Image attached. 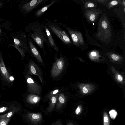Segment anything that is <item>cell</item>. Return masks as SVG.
Masks as SVG:
<instances>
[{
  "mask_svg": "<svg viewBox=\"0 0 125 125\" xmlns=\"http://www.w3.org/2000/svg\"><path fill=\"white\" fill-rule=\"evenodd\" d=\"M44 29V24L38 21H33L28 24L26 31L29 38L33 40L42 50L45 56L46 52L44 43L50 49V48L46 34Z\"/></svg>",
  "mask_w": 125,
  "mask_h": 125,
  "instance_id": "6da1fadb",
  "label": "cell"
},
{
  "mask_svg": "<svg viewBox=\"0 0 125 125\" xmlns=\"http://www.w3.org/2000/svg\"><path fill=\"white\" fill-rule=\"evenodd\" d=\"M98 31L96 36L101 41L105 42L112 36V29L109 21L104 13L101 17L98 23Z\"/></svg>",
  "mask_w": 125,
  "mask_h": 125,
  "instance_id": "7a4b0ae2",
  "label": "cell"
},
{
  "mask_svg": "<svg viewBox=\"0 0 125 125\" xmlns=\"http://www.w3.org/2000/svg\"><path fill=\"white\" fill-rule=\"evenodd\" d=\"M50 31L55 35L65 45L70 46L71 41L66 31L59 24L53 21H49L45 24Z\"/></svg>",
  "mask_w": 125,
  "mask_h": 125,
  "instance_id": "3957f363",
  "label": "cell"
},
{
  "mask_svg": "<svg viewBox=\"0 0 125 125\" xmlns=\"http://www.w3.org/2000/svg\"><path fill=\"white\" fill-rule=\"evenodd\" d=\"M56 53L54 56L55 61L53 63L51 70V74L52 77L56 78L60 75L64 70L65 61L64 58L61 52L60 57H57Z\"/></svg>",
  "mask_w": 125,
  "mask_h": 125,
  "instance_id": "277c9868",
  "label": "cell"
},
{
  "mask_svg": "<svg viewBox=\"0 0 125 125\" xmlns=\"http://www.w3.org/2000/svg\"><path fill=\"white\" fill-rule=\"evenodd\" d=\"M42 71L39 66L31 59L29 60L27 74L37 75L42 84L44 85L45 81L43 78V73Z\"/></svg>",
  "mask_w": 125,
  "mask_h": 125,
  "instance_id": "5b68a950",
  "label": "cell"
},
{
  "mask_svg": "<svg viewBox=\"0 0 125 125\" xmlns=\"http://www.w3.org/2000/svg\"><path fill=\"white\" fill-rule=\"evenodd\" d=\"M25 79L28 92L41 96L42 89L40 84L29 75H26Z\"/></svg>",
  "mask_w": 125,
  "mask_h": 125,
  "instance_id": "8992f818",
  "label": "cell"
},
{
  "mask_svg": "<svg viewBox=\"0 0 125 125\" xmlns=\"http://www.w3.org/2000/svg\"><path fill=\"white\" fill-rule=\"evenodd\" d=\"M59 24L65 29L70 35L75 45L79 46L84 44V41L81 33L70 28L62 23H60Z\"/></svg>",
  "mask_w": 125,
  "mask_h": 125,
  "instance_id": "52a82bcc",
  "label": "cell"
},
{
  "mask_svg": "<svg viewBox=\"0 0 125 125\" xmlns=\"http://www.w3.org/2000/svg\"><path fill=\"white\" fill-rule=\"evenodd\" d=\"M24 117L30 125H41L44 122L42 114L41 113L28 112Z\"/></svg>",
  "mask_w": 125,
  "mask_h": 125,
  "instance_id": "ba28073f",
  "label": "cell"
},
{
  "mask_svg": "<svg viewBox=\"0 0 125 125\" xmlns=\"http://www.w3.org/2000/svg\"><path fill=\"white\" fill-rule=\"evenodd\" d=\"M28 42L31 56L34 58L42 66H44V63L42 58L32 40L29 38L28 39Z\"/></svg>",
  "mask_w": 125,
  "mask_h": 125,
  "instance_id": "9c48e42d",
  "label": "cell"
},
{
  "mask_svg": "<svg viewBox=\"0 0 125 125\" xmlns=\"http://www.w3.org/2000/svg\"><path fill=\"white\" fill-rule=\"evenodd\" d=\"M49 0H33L30 1L23 5V9L27 13L31 12L41 5L45 3Z\"/></svg>",
  "mask_w": 125,
  "mask_h": 125,
  "instance_id": "30bf717a",
  "label": "cell"
},
{
  "mask_svg": "<svg viewBox=\"0 0 125 125\" xmlns=\"http://www.w3.org/2000/svg\"><path fill=\"white\" fill-rule=\"evenodd\" d=\"M100 13L99 9H92L87 10L84 14L88 21L93 23L96 21Z\"/></svg>",
  "mask_w": 125,
  "mask_h": 125,
  "instance_id": "8fae6325",
  "label": "cell"
},
{
  "mask_svg": "<svg viewBox=\"0 0 125 125\" xmlns=\"http://www.w3.org/2000/svg\"><path fill=\"white\" fill-rule=\"evenodd\" d=\"M41 97V95L29 93L26 96V100L27 103L31 106V107H34L38 105Z\"/></svg>",
  "mask_w": 125,
  "mask_h": 125,
  "instance_id": "7c38bea8",
  "label": "cell"
},
{
  "mask_svg": "<svg viewBox=\"0 0 125 125\" xmlns=\"http://www.w3.org/2000/svg\"><path fill=\"white\" fill-rule=\"evenodd\" d=\"M44 29L46 34L48 42L50 47L55 50L57 53L59 50V47L55 42L52 35L48 28L45 24H44Z\"/></svg>",
  "mask_w": 125,
  "mask_h": 125,
  "instance_id": "4fadbf2b",
  "label": "cell"
},
{
  "mask_svg": "<svg viewBox=\"0 0 125 125\" xmlns=\"http://www.w3.org/2000/svg\"><path fill=\"white\" fill-rule=\"evenodd\" d=\"M0 71L4 80L10 83L9 74L4 62L2 56L1 54H0Z\"/></svg>",
  "mask_w": 125,
  "mask_h": 125,
  "instance_id": "5bb4252c",
  "label": "cell"
},
{
  "mask_svg": "<svg viewBox=\"0 0 125 125\" xmlns=\"http://www.w3.org/2000/svg\"><path fill=\"white\" fill-rule=\"evenodd\" d=\"M66 96L63 93L60 92L58 94L57 101L55 106L57 111L61 110L63 108L66 101Z\"/></svg>",
  "mask_w": 125,
  "mask_h": 125,
  "instance_id": "9a60e30c",
  "label": "cell"
},
{
  "mask_svg": "<svg viewBox=\"0 0 125 125\" xmlns=\"http://www.w3.org/2000/svg\"><path fill=\"white\" fill-rule=\"evenodd\" d=\"M59 93L51 96L49 99L50 100L49 106L46 108V110L48 112L52 111L56 106L57 103Z\"/></svg>",
  "mask_w": 125,
  "mask_h": 125,
  "instance_id": "2e32d148",
  "label": "cell"
},
{
  "mask_svg": "<svg viewBox=\"0 0 125 125\" xmlns=\"http://www.w3.org/2000/svg\"><path fill=\"white\" fill-rule=\"evenodd\" d=\"M57 0L53 1L49 4L45 5L37 10L36 12L35 15L37 17L39 18Z\"/></svg>",
  "mask_w": 125,
  "mask_h": 125,
  "instance_id": "e0dca14e",
  "label": "cell"
},
{
  "mask_svg": "<svg viewBox=\"0 0 125 125\" xmlns=\"http://www.w3.org/2000/svg\"><path fill=\"white\" fill-rule=\"evenodd\" d=\"M61 91L60 89H54L49 92L45 95L44 99L46 100H49L51 97L52 96L60 92Z\"/></svg>",
  "mask_w": 125,
  "mask_h": 125,
  "instance_id": "ac0fdd59",
  "label": "cell"
},
{
  "mask_svg": "<svg viewBox=\"0 0 125 125\" xmlns=\"http://www.w3.org/2000/svg\"><path fill=\"white\" fill-rule=\"evenodd\" d=\"M104 125H109L110 120L108 115L106 112H104L103 115Z\"/></svg>",
  "mask_w": 125,
  "mask_h": 125,
  "instance_id": "d6986e66",
  "label": "cell"
},
{
  "mask_svg": "<svg viewBox=\"0 0 125 125\" xmlns=\"http://www.w3.org/2000/svg\"><path fill=\"white\" fill-rule=\"evenodd\" d=\"M97 5L95 3L91 1H87L85 3L84 7L85 8L96 7Z\"/></svg>",
  "mask_w": 125,
  "mask_h": 125,
  "instance_id": "ffe728a7",
  "label": "cell"
},
{
  "mask_svg": "<svg viewBox=\"0 0 125 125\" xmlns=\"http://www.w3.org/2000/svg\"><path fill=\"white\" fill-rule=\"evenodd\" d=\"M14 111H12L7 114L0 115V119L10 118L12 115Z\"/></svg>",
  "mask_w": 125,
  "mask_h": 125,
  "instance_id": "44dd1931",
  "label": "cell"
},
{
  "mask_svg": "<svg viewBox=\"0 0 125 125\" xmlns=\"http://www.w3.org/2000/svg\"><path fill=\"white\" fill-rule=\"evenodd\" d=\"M110 116L113 119H114L116 117L117 115V112L114 109L110 110L109 112Z\"/></svg>",
  "mask_w": 125,
  "mask_h": 125,
  "instance_id": "7402d4cb",
  "label": "cell"
},
{
  "mask_svg": "<svg viewBox=\"0 0 125 125\" xmlns=\"http://www.w3.org/2000/svg\"><path fill=\"white\" fill-rule=\"evenodd\" d=\"M121 1L120 0H114L111 1L108 3V6L109 8L120 3Z\"/></svg>",
  "mask_w": 125,
  "mask_h": 125,
  "instance_id": "603a6c76",
  "label": "cell"
},
{
  "mask_svg": "<svg viewBox=\"0 0 125 125\" xmlns=\"http://www.w3.org/2000/svg\"><path fill=\"white\" fill-rule=\"evenodd\" d=\"M10 119V118L0 119V125H7Z\"/></svg>",
  "mask_w": 125,
  "mask_h": 125,
  "instance_id": "cb8c5ba5",
  "label": "cell"
},
{
  "mask_svg": "<svg viewBox=\"0 0 125 125\" xmlns=\"http://www.w3.org/2000/svg\"><path fill=\"white\" fill-rule=\"evenodd\" d=\"M51 125H63V123L60 119H57L53 122Z\"/></svg>",
  "mask_w": 125,
  "mask_h": 125,
  "instance_id": "d4e9b609",
  "label": "cell"
},
{
  "mask_svg": "<svg viewBox=\"0 0 125 125\" xmlns=\"http://www.w3.org/2000/svg\"><path fill=\"white\" fill-rule=\"evenodd\" d=\"M82 110L81 107L80 106H78L76 108L75 111V113L76 114H79L81 112Z\"/></svg>",
  "mask_w": 125,
  "mask_h": 125,
  "instance_id": "484cf974",
  "label": "cell"
},
{
  "mask_svg": "<svg viewBox=\"0 0 125 125\" xmlns=\"http://www.w3.org/2000/svg\"><path fill=\"white\" fill-rule=\"evenodd\" d=\"M112 58L114 60L117 61L119 59L118 56L117 55L115 54H112L111 55Z\"/></svg>",
  "mask_w": 125,
  "mask_h": 125,
  "instance_id": "4316f807",
  "label": "cell"
},
{
  "mask_svg": "<svg viewBox=\"0 0 125 125\" xmlns=\"http://www.w3.org/2000/svg\"><path fill=\"white\" fill-rule=\"evenodd\" d=\"M7 108L6 107H3L0 108V113L5 111L7 110Z\"/></svg>",
  "mask_w": 125,
  "mask_h": 125,
  "instance_id": "83f0119b",
  "label": "cell"
},
{
  "mask_svg": "<svg viewBox=\"0 0 125 125\" xmlns=\"http://www.w3.org/2000/svg\"><path fill=\"white\" fill-rule=\"evenodd\" d=\"M14 43L18 45L20 44V42L18 39H14Z\"/></svg>",
  "mask_w": 125,
  "mask_h": 125,
  "instance_id": "f1b7e54d",
  "label": "cell"
},
{
  "mask_svg": "<svg viewBox=\"0 0 125 125\" xmlns=\"http://www.w3.org/2000/svg\"><path fill=\"white\" fill-rule=\"evenodd\" d=\"M91 54L92 56H95L97 55V53L96 52L93 51L91 52Z\"/></svg>",
  "mask_w": 125,
  "mask_h": 125,
  "instance_id": "f546056e",
  "label": "cell"
},
{
  "mask_svg": "<svg viewBox=\"0 0 125 125\" xmlns=\"http://www.w3.org/2000/svg\"><path fill=\"white\" fill-rule=\"evenodd\" d=\"M118 78L119 80L121 81L123 80V78L122 76L120 75H119L118 76Z\"/></svg>",
  "mask_w": 125,
  "mask_h": 125,
  "instance_id": "4dcf8cb0",
  "label": "cell"
},
{
  "mask_svg": "<svg viewBox=\"0 0 125 125\" xmlns=\"http://www.w3.org/2000/svg\"><path fill=\"white\" fill-rule=\"evenodd\" d=\"M83 91L84 93H87L88 92V91L87 89L85 87H84L83 88Z\"/></svg>",
  "mask_w": 125,
  "mask_h": 125,
  "instance_id": "1f68e13d",
  "label": "cell"
},
{
  "mask_svg": "<svg viewBox=\"0 0 125 125\" xmlns=\"http://www.w3.org/2000/svg\"><path fill=\"white\" fill-rule=\"evenodd\" d=\"M95 1H97L99 2L100 3H103L104 2L107 1H108V0H95Z\"/></svg>",
  "mask_w": 125,
  "mask_h": 125,
  "instance_id": "d6a6232c",
  "label": "cell"
},
{
  "mask_svg": "<svg viewBox=\"0 0 125 125\" xmlns=\"http://www.w3.org/2000/svg\"><path fill=\"white\" fill-rule=\"evenodd\" d=\"M14 80V78L12 76L10 77L9 80L10 81H13Z\"/></svg>",
  "mask_w": 125,
  "mask_h": 125,
  "instance_id": "836d02e7",
  "label": "cell"
},
{
  "mask_svg": "<svg viewBox=\"0 0 125 125\" xmlns=\"http://www.w3.org/2000/svg\"><path fill=\"white\" fill-rule=\"evenodd\" d=\"M67 125H73L72 123L71 122H67L66 123Z\"/></svg>",
  "mask_w": 125,
  "mask_h": 125,
  "instance_id": "e575fe53",
  "label": "cell"
},
{
  "mask_svg": "<svg viewBox=\"0 0 125 125\" xmlns=\"http://www.w3.org/2000/svg\"><path fill=\"white\" fill-rule=\"evenodd\" d=\"M122 1H123V2L121 1V4H122L125 7V1L124 0H122Z\"/></svg>",
  "mask_w": 125,
  "mask_h": 125,
  "instance_id": "d590c367",
  "label": "cell"
},
{
  "mask_svg": "<svg viewBox=\"0 0 125 125\" xmlns=\"http://www.w3.org/2000/svg\"></svg>",
  "mask_w": 125,
  "mask_h": 125,
  "instance_id": "8d00e7d4",
  "label": "cell"
}]
</instances>
